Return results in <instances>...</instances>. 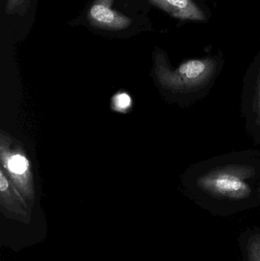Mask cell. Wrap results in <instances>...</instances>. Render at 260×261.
<instances>
[{
	"label": "cell",
	"mask_w": 260,
	"mask_h": 261,
	"mask_svg": "<svg viewBox=\"0 0 260 261\" xmlns=\"http://www.w3.org/2000/svg\"><path fill=\"white\" fill-rule=\"evenodd\" d=\"M118 0H92L80 16L73 21L84 24L96 33L124 36L152 29L146 14L119 10Z\"/></svg>",
	"instance_id": "obj_1"
},
{
	"label": "cell",
	"mask_w": 260,
	"mask_h": 261,
	"mask_svg": "<svg viewBox=\"0 0 260 261\" xmlns=\"http://www.w3.org/2000/svg\"><path fill=\"white\" fill-rule=\"evenodd\" d=\"M121 6H129L130 10L135 9L136 12L142 9L143 12L156 8L182 22H207L212 16L205 0H123Z\"/></svg>",
	"instance_id": "obj_2"
},
{
	"label": "cell",
	"mask_w": 260,
	"mask_h": 261,
	"mask_svg": "<svg viewBox=\"0 0 260 261\" xmlns=\"http://www.w3.org/2000/svg\"><path fill=\"white\" fill-rule=\"evenodd\" d=\"M216 61L212 58L190 60L181 64L176 74L182 79H187L189 81L203 79L213 70Z\"/></svg>",
	"instance_id": "obj_3"
},
{
	"label": "cell",
	"mask_w": 260,
	"mask_h": 261,
	"mask_svg": "<svg viewBox=\"0 0 260 261\" xmlns=\"http://www.w3.org/2000/svg\"><path fill=\"white\" fill-rule=\"evenodd\" d=\"M215 187L218 191L223 193H232L236 196V193L239 191H243V184L237 179H232L230 177H223L218 179L215 184Z\"/></svg>",
	"instance_id": "obj_4"
},
{
	"label": "cell",
	"mask_w": 260,
	"mask_h": 261,
	"mask_svg": "<svg viewBox=\"0 0 260 261\" xmlns=\"http://www.w3.org/2000/svg\"><path fill=\"white\" fill-rule=\"evenodd\" d=\"M9 170L17 174L24 173L28 167L27 160L21 155H15L12 156L8 162Z\"/></svg>",
	"instance_id": "obj_5"
},
{
	"label": "cell",
	"mask_w": 260,
	"mask_h": 261,
	"mask_svg": "<svg viewBox=\"0 0 260 261\" xmlns=\"http://www.w3.org/2000/svg\"><path fill=\"white\" fill-rule=\"evenodd\" d=\"M29 0H7L6 12L9 15L25 12L28 6Z\"/></svg>",
	"instance_id": "obj_6"
},
{
	"label": "cell",
	"mask_w": 260,
	"mask_h": 261,
	"mask_svg": "<svg viewBox=\"0 0 260 261\" xmlns=\"http://www.w3.org/2000/svg\"><path fill=\"white\" fill-rule=\"evenodd\" d=\"M250 261H260V236L253 239L250 247Z\"/></svg>",
	"instance_id": "obj_7"
},
{
	"label": "cell",
	"mask_w": 260,
	"mask_h": 261,
	"mask_svg": "<svg viewBox=\"0 0 260 261\" xmlns=\"http://www.w3.org/2000/svg\"><path fill=\"white\" fill-rule=\"evenodd\" d=\"M115 98L116 99L114 100L115 106L120 110H125V109L128 108L131 103V99L128 95L120 94L116 96Z\"/></svg>",
	"instance_id": "obj_8"
},
{
	"label": "cell",
	"mask_w": 260,
	"mask_h": 261,
	"mask_svg": "<svg viewBox=\"0 0 260 261\" xmlns=\"http://www.w3.org/2000/svg\"><path fill=\"white\" fill-rule=\"evenodd\" d=\"M8 181L7 179L5 177L3 173H0V190L2 192H4L5 190H7L8 188Z\"/></svg>",
	"instance_id": "obj_9"
}]
</instances>
